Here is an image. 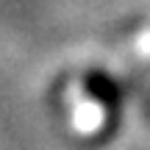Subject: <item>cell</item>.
Masks as SVG:
<instances>
[{"mask_svg": "<svg viewBox=\"0 0 150 150\" xmlns=\"http://www.w3.org/2000/svg\"><path fill=\"white\" fill-rule=\"evenodd\" d=\"M83 92H86L95 103H100V106H103L108 122L120 120V108H122V89H120V83H117L108 72H103V70L86 72V78H83Z\"/></svg>", "mask_w": 150, "mask_h": 150, "instance_id": "6da1fadb", "label": "cell"}]
</instances>
